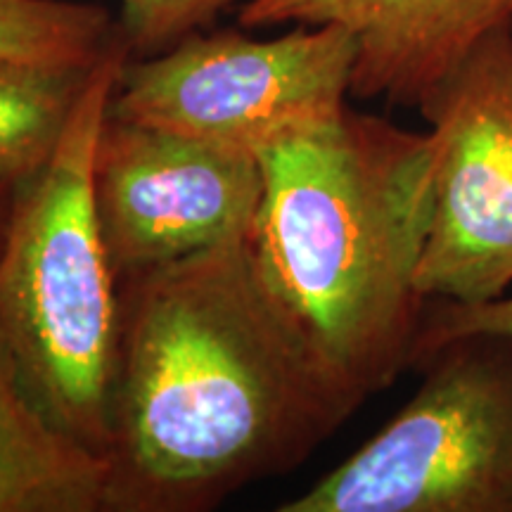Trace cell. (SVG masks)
<instances>
[{
	"label": "cell",
	"instance_id": "obj_1",
	"mask_svg": "<svg viewBox=\"0 0 512 512\" xmlns=\"http://www.w3.org/2000/svg\"><path fill=\"white\" fill-rule=\"evenodd\" d=\"M105 512H209L363 406L275 299L252 233L119 283Z\"/></svg>",
	"mask_w": 512,
	"mask_h": 512
},
{
	"label": "cell",
	"instance_id": "obj_2",
	"mask_svg": "<svg viewBox=\"0 0 512 512\" xmlns=\"http://www.w3.org/2000/svg\"><path fill=\"white\" fill-rule=\"evenodd\" d=\"M252 242L323 366L358 396L411 370L427 299L418 268L434 209L430 133L347 105L259 152Z\"/></svg>",
	"mask_w": 512,
	"mask_h": 512
},
{
	"label": "cell",
	"instance_id": "obj_3",
	"mask_svg": "<svg viewBox=\"0 0 512 512\" xmlns=\"http://www.w3.org/2000/svg\"><path fill=\"white\" fill-rule=\"evenodd\" d=\"M124 38L95 64L48 164L17 185L0 247V344L55 427L105 458L121 297L93 195Z\"/></svg>",
	"mask_w": 512,
	"mask_h": 512
},
{
	"label": "cell",
	"instance_id": "obj_4",
	"mask_svg": "<svg viewBox=\"0 0 512 512\" xmlns=\"http://www.w3.org/2000/svg\"><path fill=\"white\" fill-rule=\"evenodd\" d=\"M413 370V399L280 512H512V337H453Z\"/></svg>",
	"mask_w": 512,
	"mask_h": 512
},
{
	"label": "cell",
	"instance_id": "obj_5",
	"mask_svg": "<svg viewBox=\"0 0 512 512\" xmlns=\"http://www.w3.org/2000/svg\"><path fill=\"white\" fill-rule=\"evenodd\" d=\"M354 62V38L335 24L268 41L235 29L197 31L159 55L131 57L110 114L256 157L342 112Z\"/></svg>",
	"mask_w": 512,
	"mask_h": 512
},
{
	"label": "cell",
	"instance_id": "obj_6",
	"mask_svg": "<svg viewBox=\"0 0 512 512\" xmlns=\"http://www.w3.org/2000/svg\"><path fill=\"white\" fill-rule=\"evenodd\" d=\"M420 117L434 147V209L418 290L460 304L505 297L512 287V29L486 36Z\"/></svg>",
	"mask_w": 512,
	"mask_h": 512
},
{
	"label": "cell",
	"instance_id": "obj_7",
	"mask_svg": "<svg viewBox=\"0 0 512 512\" xmlns=\"http://www.w3.org/2000/svg\"><path fill=\"white\" fill-rule=\"evenodd\" d=\"M102 240L121 280L252 233L259 157L107 114L93 164Z\"/></svg>",
	"mask_w": 512,
	"mask_h": 512
},
{
	"label": "cell",
	"instance_id": "obj_8",
	"mask_svg": "<svg viewBox=\"0 0 512 512\" xmlns=\"http://www.w3.org/2000/svg\"><path fill=\"white\" fill-rule=\"evenodd\" d=\"M242 29H347L351 98L420 112L486 36L512 24V0H245Z\"/></svg>",
	"mask_w": 512,
	"mask_h": 512
},
{
	"label": "cell",
	"instance_id": "obj_9",
	"mask_svg": "<svg viewBox=\"0 0 512 512\" xmlns=\"http://www.w3.org/2000/svg\"><path fill=\"white\" fill-rule=\"evenodd\" d=\"M107 463L36 406L0 344V512H105Z\"/></svg>",
	"mask_w": 512,
	"mask_h": 512
},
{
	"label": "cell",
	"instance_id": "obj_10",
	"mask_svg": "<svg viewBox=\"0 0 512 512\" xmlns=\"http://www.w3.org/2000/svg\"><path fill=\"white\" fill-rule=\"evenodd\" d=\"M95 67L0 60V181L48 164Z\"/></svg>",
	"mask_w": 512,
	"mask_h": 512
},
{
	"label": "cell",
	"instance_id": "obj_11",
	"mask_svg": "<svg viewBox=\"0 0 512 512\" xmlns=\"http://www.w3.org/2000/svg\"><path fill=\"white\" fill-rule=\"evenodd\" d=\"M121 41L110 10L72 0H0V60L95 67Z\"/></svg>",
	"mask_w": 512,
	"mask_h": 512
},
{
	"label": "cell",
	"instance_id": "obj_12",
	"mask_svg": "<svg viewBox=\"0 0 512 512\" xmlns=\"http://www.w3.org/2000/svg\"><path fill=\"white\" fill-rule=\"evenodd\" d=\"M235 3L240 0H119V34L131 57H152L209 29Z\"/></svg>",
	"mask_w": 512,
	"mask_h": 512
},
{
	"label": "cell",
	"instance_id": "obj_13",
	"mask_svg": "<svg viewBox=\"0 0 512 512\" xmlns=\"http://www.w3.org/2000/svg\"><path fill=\"white\" fill-rule=\"evenodd\" d=\"M472 332L512 337V294L482 304H460L448 299H427L422 323L415 339L411 368L425 356L446 344L448 339Z\"/></svg>",
	"mask_w": 512,
	"mask_h": 512
},
{
	"label": "cell",
	"instance_id": "obj_14",
	"mask_svg": "<svg viewBox=\"0 0 512 512\" xmlns=\"http://www.w3.org/2000/svg\"><path fill=\"white\" fill-rule=\"evenodd\" d=\"M17 185L10 181H0V247L5 242V233H8V223L12 214V204H15Z\"/></svg>",
	"mask_w": 512,
	"mask_h": 512
},
{
	"label": "cell",
	"instance_id": "obj_15",
	"mask_svg": "<svg viewBox=\"0 0 512 512\" xmlns=\"http://www.w3.org/2000/svg\"><path fill=\"white\" fill-rule=\"evenodd\" d=\"M510 29H512V24H510Z\"/></svg>",
	"mask_w": 512,
	"mask_h": 512
}]
</instances>
